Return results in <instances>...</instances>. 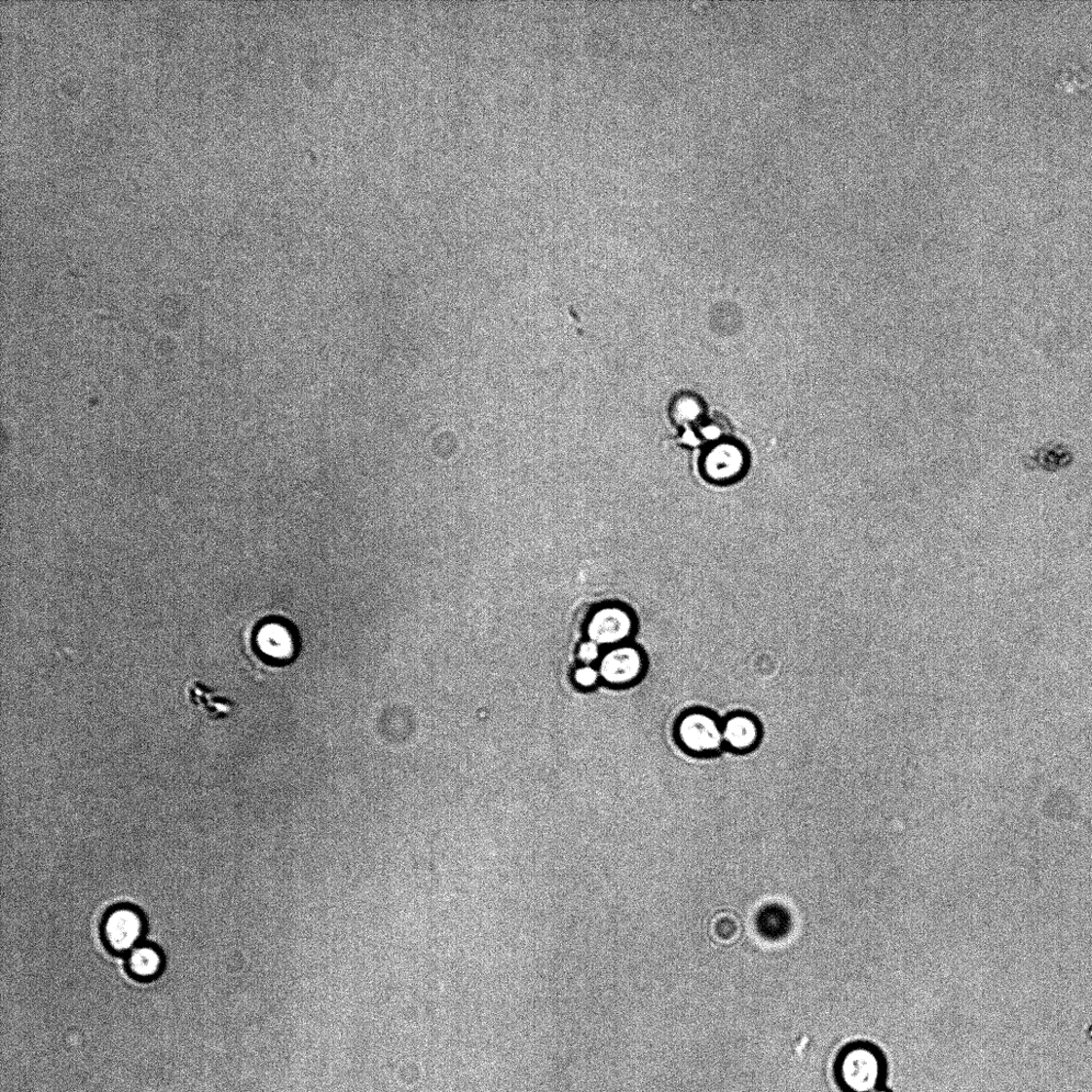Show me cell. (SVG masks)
<instances>
[{
  "label": "cell",
  "mask_w": 1092,
  "mask_h": 1092,
  "mask_svg": "<svg viewBox=\"0 0 1092 1092\" xmlns=\"http://www.w3.org/2000/svg\"><path fill=\"white\" fill-rule=\"evenodd\" d=\"M105 938L110 948L117 952H128L136 948L143 932V923L136 911L119 908L107 917L104 926Z\"/></svg>",
  "instance_id": "obj_5"
},
{
  "label": "cell",
  "mask_w": 1092,
  "mask_h": 1092,
  "mask_svg": "<svg viewBox=\"0 0 1092 1092\" xmlns=\"http://www.w3.org/2000/svg\"><path fill=\"white\" fill-rule=\"evenodd\" d=\"M599 657V649L595 643L584 644L580 649V659L584 662L594 661Z\"/></svg>",
  "instance_id": "obj_15"
},
{
  "label": "cell",
  "mask_w": 1092,
  "mask_h": 1092,
  "mask_svg": "<svg viewBox=\"0 0 1092 1092\" xmlns=\"http://www.w3.org/2000/svg\"><path fill=\"white\" fill-rule=\"evenodd\" d=\"M756 926L765 939L778 941L787 936L792 929L789 910L779 904L764 906L758 912Z\"/></svg>",
  "instance_id": "obj_8"
},
{
  "label": "cell",
  "mask_w": 1092,
  "mask_h": 1092,
  "mask_svg": "<svg viewBox=\"0 0 1092 1092\" xmlns=\"http://www.w3.org/2000/svg\"><path fill=\"white\" fill-rule=\"evenodd\" d=\"M632 622L626 613L617 608H607L596 614L589 626V636L600 644H613L629 633Z\"/></svg>",
  "instance_id": "obj_7"
},
{
  "label": "cell",
  "mask_w": 1092,
  "mask_h": 1092,
  "mask_svg": "<svg viewBox=\"0 0 1092 1092\" xmlns=\"http://www.w3.org/2000/svg\"><path fill=\"white\" fill-rule=\"evenodd\" d=\"M835 1073L847 1092H872L881 1088L885 1078L884 1056L871 1043H850L838 1055Z\"/></svg>",
  "instance_id": "obj_2"
},
{
  "label": "cell",
  "mask_w": 1092,
  "mask_h": 1092,
  "mask_svg": "<svg viewBox=\"0 0 1092 1092\" xmlns=\"http://www.w3.org/2000/svg\"><path fill=\"white\" fill-rule=\"evenodd\" d=\"M643 659L632 648H621L607 655L602 661L603 678L612 684H627L635 681L643 671Z\"/></svg>",
  "instance_id": "obj_6"
},
{
  "label": "cell",
  "mask_w": 1092,
  "mask_h": 1092,
  "mask_svg": "<svg viewBox=\"0 0 1092 1092\" xmlns=\"http://www.w3.org/2000/svg\"><path fill=\"white\" fill-rule=\"evenodd\" d=\"M872 1092H890V1091H888V1090H886V1089H883V1088H878V1089H876V1090H874V1091H872Z\"/></svg>",
  "instance_id": "obj_16"
},
{
  "label": "cell",
  "mask_w": 1092,
  "mask_h": 1092,
  "mask_svg": "<svg viewBox=\"0 0 1092 1092\" xmlns=\"http://www.w3.org/2000/svg\"><path fill=\"white\" fill-rule=\"evenodd\" d=\"M708 934L719 945H732L741 937L742 924L734 912L720 911L709 922Z\"/></svg>",
  "instance_id": "obj_10"
},
{
  "label": "cell",
  "mask_w": 1092,
  "mask_h": 1092,
  "mask_svg": "<svg viewBox=\"0 0 1092 1092\" xmlns=\"http://www.w3.org/2000/svg\"><path fill=\"white\" fill-rule=\"evenodd\" d=\"M574 679H576L577 683L583 686V688H590V686H593L596 680H598V672L591 667H584L576 672Z\"/></svg>",
  "instance_id": "obj_14"
},
{
  "label": "cell",
  "mask_w": 1092,
  "mask_h": 1092,
  "mask_svg": "<svg viewBox=\"0 0 1092 1092\" xmlns=\"http://www.w3.org/2000/svg\"><path fill=\"white\" fill-rule=\"evenodd\" d=\"M703 414L702 402L692 394H680L670 403L669 416L678 426L688 427L696 424Z\"/></svg>",
  "instance_id": "obj_11"
},
{
  "label": "cell",
  "mask_w": 1092,
  "mask_h": 1092,
  "mask_svg": "<svg viewBox=\"0 0 1092 1092\" xmlns=\"http://www.w3.org/2000/svg\"><path fill=\"white\" fill-rule=\"evenodd\" d=\"M750 457L744 446L728 438L709 444L699 460L702 479L716 487L734 486L744 479Z\"/></svg>",
  "instance_id": "obj_3"
},
{
  "label": "cell",
  "mask_w": 1092,
  "mask_h": 1092,
  "mask_svg": "<svg viewBox=\"0 0 1092 1092\" xmlns=\"http://www.w3.org/2000/svg\"><path fill=\"white\" fill-rule=\"evenodd\" d=\"M674 737L682 751L695 759H713L726 751L723 718L709 708L686 709L675 723Z\"/></svg>",
  "instance_id": "obj_1"
},
{
  "label": "cell",
  "mask_w": 1092,
  "mask_h": 1092,
  "mask_svg": "<svg viewBox=\"0 0 1092 1092\" xmlns=\"http://www.w3.org/2000/svg\"><path fill=\"white\" fill-rule=\"evenodd\" d=\"M162 957L151 947H137L131 951L129 966L132 974L141 978H151L162 969Z\"/></svg>",
  "instance_id": "obj_12"
},
{
  "label": "cell",
  "mask_w": 1092,
  "mask_h": 1092,
  "mask_svg": "<svg viewBox=\"0 0 1092 1092\" xmlns=\"http://www.w3.org/2000/svg\"><path fill=\"white\" fill-rule=\"evenodd\" d=\"M1091 81L1092 76L1088 72L1083 71L1079 66L1071 65L1061 74L1057 85L1068 90H1073L1074 88L1083 87Z\"/></svg>",
  "instance_id": "obj_13"
},
{
  "label": "cell",
  "mask_w": 1092,
  "mask_h": 1092,
  "mask_svg": "<svg viewBox=\"0 0 1092 1092\" xmlns=\"http://www.w3.org/2000/svg\"><path fill=\"white\" fill-rule=\"evenodd\" d=\"M263 655L274 660H289L292 657V639L288 630L279 623H268L255 639Z\"/></svg>",
  "instance_id": "obj_9"
},
{
  "label": "cell",
  "mask_w": 1092,
  "mask_h": 1092,
  "mask_svg": "<svg viewBox=\"0 0 1092 1092\" xmlns=\"http://www.w3.org/2000/svg\"><path fill=\"white\" fill-rule=\"evenodd\" d=\"M723 736L726 751L747 756L760 747L764 729L756 715L734 711L723 718Z\"/></svg>",
  "instance_id": "obj_4"
}]
</instances>
